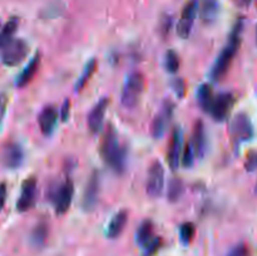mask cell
<instances>
[{
	"label": "cell",
	"instance_id": "obj_1",
	"mask_svg": "<svg viewBox=\"0 0 257 256\" xmlns=\"http://www.w3.org/2000/svg\"><path fill=\"white\" fill-rule=\"evenodd\" d=\"M99 152L105 165L109 166L115 173H123L127 167L128 152L125 146L120 145L115 128L108 124L100 140Z\"/></svg>",
	"mask_w": 257,
	"mask_h": 256
},
{
	"label": "cell",
	"instance_id": "obj_2",
	"mask_svg": "<svg viewBox=\"0 0 257 256\" xmlns=\"http://www.w3.org/2000/svg\"><path fill=\"white\" fill-rule=\"evenodd\" d=\"M243 30V19L240 18L237 19V22L233 25L232 30L230 33V37H228L227 43L225 44V47L222 48V50L220 52V54L216 58L215 63L212 65V69H211V79L213 82H220L222 80V78L225 77L226 73L230 69L231 64H232L233 59H235L236 54L238 52V48L241 45V33Z\"/></svg>",
	"mask_w": 257,
	"mask_h": 256
},
{
	"label": "cell",
	"instance_id": "obj_3",
	"mask_svg": "<svg viewBox=\"0 0 257 256\" xmlns=\"http://www.w3.org/2000/svg\"><path fill=\"white\" fill-rule=\"evenodd\" d=\"M145 89V77L141 72H133L125 79L120 95V102L125 108H133L140 100Z\"/></svg>",
	"mask_w": 257,
	"mask_h": 256
},
{
	"label": "cell",
	"instance_id": "obj_4",
	"mask_svg": "<svg viewBox=\"0 0 257 256\" xmlns=\"http://www.w3.org/2000/svg\"><path fill=\"white\" fill-rule=\"evenodd\" d=\"M228 133L235 146H240L250 141L253 137V127L250 117L246 113H237L231 119Z\"/></svg>",
	"mask_w": 257,
	"mask_h": 256
},
{
	"label": "cell",
	"instance_id": "obj_5",
	"mask_svg": "<svg viewBox=\"0 0 257 256\" xmlns=\"http://www.w3.org/2000/svg\"><path fill=\"white\" fill-rule=\"evenodd\" d=\"M73 196H74V183L70 178H67L64 182L50 191V200L54 203L57 215H64L69 210Z\"/></svg>",
	"mask_w": 257,
	"mask_h": 256
},
{
	"label": "cell",
	"instance_id": "obj_6",
	"mask_svg": "<svg viewBox=\"0 0 257 256\" xmlns=\"http://www.w3.org/2000/svg\"><path fill=\"white\" fill-rule=\"evenodd\" d=\"M235 102L236 98L231 92L218 93V94L213 95L212 103H211L207 113L216 122H223L230 115Z\"/></svg>",
	"mask_w": 257,
	"mask_h": 256
},
{
	"label": "cell",
	"instance_id": "obj_7",
	"mask_svg": "<svg viewBox=\"0 0 257 256\" xmlns=\"http://www.w3.org/2000/svg\"><path fill=\"white\" fill-rule=\"evenodd\" d=\"M29 54V45L24 39H12L3 48L2 60L7 67H17Z\"/></svg>",
	"mask_w": 257,
	"mask_h": 256
},
{
	"label": "cell",
	"instance_id": "obj_8",
	"mask_svg": "<svg viewBox=\"0 0 257 256\" xmlns=\"http://www.w3.org/2000/svg\"><path fill=\"white\" fill-rule=\"evenodd\" d=\"M175 103L170 99H166L163 102L162 107H161L160 112L156 114L155 119H153L152 125H151V135L153 138L158 140L162 137L167 131L168 124H170L171 119L173 117V112H175Z\"/></svg>",
	"mask_w": 257,
	"mask_h": 256
},
{
	"label": "cell",
	"instance_id": "obj_9",
	"mask_svg": "<svg viewBox=\"0 0 257 256\" xmlns=\"http://www.w3.org/2000/svg\"><path fill=\"white\" fill-rule=\"evenodd\" d=\"M165 187V167L160 161H155L148 168L146 191L151 197H160Z\"/></svg>",
	"mask_w": 257,
	"mask_h": 256
},
{
	"label": "cell",
	"instance_id": "obj_10",
	"mask_svg": "<svg viewBox=\"0 0 257 256\" xmlns=\"http://www.w3.org/2000/svg\"><path fill=\"white\" fill-rule=\"evenodd\" d=\"M198 13V0H188L181 13L180 22L177 24V34L182 39H187L192 32L193 23Z\"/></svg>",
	"mask_w": 257,
	"mask_h": 256
},
{
	"label": "cell",
	"instance_id": "obj_11",
	"mask_svg": "<svg viewBox=\"0 0 257 256\" xmlns=\"http://www.w3.org/2000/svg\"><path fill=\"white\" fill-rule=\"evenodd\" d=\"M37 187L38 183L35 177H28L23 182L20 196L17 201L18 212H27L34 207L35 201H37Z\"/></svg>",
	"mask_w": 257,
	"mask_h": 256
},
{
	"label": "cell",
	"instance_id": "obj_12",
	"mask_svg": "<svg viewBox=\"0 0 257 256\" xmlns=\"http://www.w3.org/2000/svg\"><path fill=\"white\" fill-rule=\"evenodd\" d=\"M182 141H183V132L181 127H176L171 135L170 145H168L167 151V162L172 170H177L180 166L181 155H182Z\"/></svg>",
	"mask_w": 257,
	"mask_h": 256
},
{
	"label": "cell",
	"instance_id": "obj_13",
	"mask_svg": "<svg viewBox=\"0 0 257 256\" xmlns=\"http://www.w3.org/2000/svg\"><path fill=\"white\" fill-rule=\"evenodd\" d=\"M99 173L94 171L89 177V180H88L84 193H83L82 206L84 211L94 210L95 205L98 202V196H99Z\"/></svg>",
	"mask_w": 257,
	"mask_h": 256
},
{
	"label": "cell",
	"instance_id": "obj_14",
	"mask_svg": "<svg viewBox=\"0 0 257 256\" xmlns=\"http://www.w3.org/2000/svg\"><path fill=\"white\" fill-rule=\"evenodd\" d=\"M24 151L22 146L15 142H9L3 150V165L9 170H17L24 162Z\"/></svg>",
	"mask_w": 257,
	"mask_h": 256
},
{
	"label": "cell",
	"instance_id": "obj_15",
	"mask_svg": "<svg viewBox=\"0 0 257 256\" xmlns=\"http://www.w3.org/2000/svg\"><path fill=\"white\" fill-rule=\"evenodd\" d=\"M108 104H109V98L103 97L102 99L98 100L94 104V107L90 109L89 114L87 117L88 128L92 133H98L103 125V120H104L105 112H107Z\"/></svg>",
	"mask_w": 257,
	"mask_h": 256
},
{
	"label": "cell",
	"instance_id": "obj_16",
	"mask_svg": "<svg viewBox=\"0 0 257 256\" xmlns=\"http://www.w3.org/2000/svg\"><path fill=\"white\" fill-rule=\"evenodd\" d=\"M58 118H59V112L54 105H47L43 108L42 112L38 115V123H39L40 131L44 136L53 135L58 124Z\"/></svg>",
	"mask_w": 257,
	"mask_h": 256
},
{
	"label": "cell",
	"instance_id": "obj_17",
	"mask_svg": "<svg viewBox=\"0 0 257 256\" xmlns=\"http://www.w3.org/2000/svg\"><path fill=\"white\" fill-rule=\"evenodd\" d=\"M191 146L195 152V156L198 158H203L207 148V138H206L205 124L201 119L196 120L192 128V135H191Z\"/></svg>",
	"mask_w": 257,
	"mask_h": 256
},
{
	"label": "cell",
	"instance_id": "obj_18",
	"mask_svg": "<svg viewBox=\"0 0 257 256\" xmlns=\"http://www.w3.org/2000/svg\"><path fill=\"white\" fill-rule=\"evenodd\" d=\"M40 60H42V58H40V53L37 52L34 54V57H33L32 59L28 62V64L25 65L24 69L18 74L17 80H15V85H17L18 88H24L25 85H28L30 82H32L33 78L35 77L37 72L39 70Z\"/></svg>",
	"mask_w": 257,
	"mask_h": 256
},
{
	"label": "cell",
	"instance_id": "obj_19",
	"mask_svg": "<svg viewBox=\"0 0 257 256\" xmlns=\"http://www.w3.org/2000/svg\"><path fill=\"white\" fill-rule=\"evenodd\" d=\"M220 3L218 0H198V13L205 24H212L217 19Z\"/></svg>",
	"mask_w": 257,
	"mask_h": 256
},
{
	"label": "cell",
	"instance_id": "obj_20",
	"mask_svg": "<svg viewBox=\"0 0 257 256\" xmlns=\"http://www.w3.org/2000/svg\"><path fill=\"white\" fill-rule=\"evenodd\" d=\"M128 221V212L125 210H120L115 213L109 221L107 227V237L115 238L123 232Z\"/></svg>",
	"mask_w": 257,
	"mask_h": 256
},
{
	"label": "cell",
	"instance_id": "obj_21",
	"mask_svg": "<svg viewBox=\"0 0 257 256\" xmlns=\"http://www.w3.org/2000/svg\"><path fill=\"white\" fill-rule=\"evenodd\" d=\"M48 235H49V228H48V225L42 221V222L37 223L35 227L33 228L32 233H30V242L34 247H43L47 242Z\"/></svg>",
	"mask_w": 257,
	"mask_h": 256
},
{
	"label": "cell",
	"instance_id": "obj_22",
	"mask_svg": "<svg viewBox=\"0 0 257 256\" xmlns=\"http://www.w3.org/2000/svg\"><path fill=\"white\" fill-rule=\"evenodd\" d=\"M18 27H19V18L12 17L7 23L4 24V27L2 28V32H0V48H4L8 43L12 39H14V34L17 32Z\"/></svg>",
	"mask_w": 257,
	"mask_h": 256
},
{
	"label": "cell",
	"instance_id": "obj_23",
	"mask_svg": "<svg viewBox=\"0 0 257 256\" xmlns=\"http://www.w3.org/2000/svg\"><path fill=\"white\" fill-rule=\"evenodd\" d=\"M185 183L180 177L171 178L168 182V190H167V200L170 202L175 203L181 200V197L185 193Z\"/></svg>",
	"mask_w": 257,
	"mask_h": 256
},
{
	"label": "cell",
	"instance_id": "obj_24",
	"mask_svg": "<svg viewBox=\"0 0 257 256\" xmlns=\"http://www.w3.org/2000/svg\"><path fill=\"white\" fill-rule=\"evenodd\" d=\"M213 95H215V93H213L212 87H211L208 83L201 84L200 87H198V90H197L198 104H200V107L202 108L206 113H207L208 109H210V105L211 103H212Z\"/></svg>",
	"mask_w": 257,
	"mask_h": 256
},
{
	"label": "cell",
	"instance_id": "obj_25",
	"mask_svg": "<svg viewBox=\"0 0 257 256\" xmlns=\"http://www.w3.org/2000/svg\"><path fill=\"white\" fill-rule=\"evenodd\" d=\"M153 228H155V225L151 220H145L138 226L137 232H136V241L138 245L143 247L153 237Z\"/></svg>",
	"mask_w": 257,
	"mask_h": 256
},
{
	"label": "cell",
	"instance_id": "obj_26",
	"mask_svg": "<svg viewBox=\"0 0 257 256\" xmlns=\"http://www.w3.org/2000/svg\"><path fill=\"white\" fill-rule=\"evenodd\" d=\"M95 69H97V60L90 59L89 62L85 64V67H84V69H83L80 77L78 78V82L75 83V85H74L75 92H80V90L85 87V84H87L88 80L90 79V77H92L93 73L95 72Z\"/></svg>",
	"mask_w": 257,
	"mask_h": 256
},
{
	"label": "cell",
	"instance_id": "obj_27",
	"mask_svg": "<svg viewBox=\"0 0 257 256\" xmlns=\"http://www.w3.org/2000/svg\"><path fill=\"white\" fill-rule=\"evenodd\" d=\"M163 65H165V69L167 70L171 74H175L180 69V57H178L177 53L172 49H168L165 54V59H163Z\"/></svg>",
	"mask_w": 257,
	"mask_h": 256
},
{
	"label": "cell",
	"instance_id": "obj_28",
	"mask_svg": "<svg viewBox=\"0 0 257 256\" xmlns=\"http://www.w3.org/2000/svg\"><path fill=\"white\" fill-rule=\"evenodd\" d=\"M196 235V226L193 222H183L180 226V240L183 245H188Z\"/></svg>",
	"mask_w": 257,
	"mask_h": 256
},
{
	"label": "cell",
	"instance_id": "obj_29",
	"mask_svg": "<svg viewBox=\"0 0 257 256\" xmlns=\"http://www.w3.org/2000/svg\"><path fill=\"white\" fill-rule=\"evenodd\" d=\"M195 152L192 150V146L190 142L186 143L182 148V155H181L180 165H182L185 168H191L195 162Z\"/></svg>",
	"mask_w": 257,
	"mask_h": 256
},
{
	"label": "cell",
	"instance_id": "obj_30",
	"mask_svg": "<svg viewBox=\"0 0 257 256\" xmlns=\"http://www.w3.org/2000/svg\"><path fill=\"white\" fill-rule=\"evenodd\" d=\"M162 245V238L153 236L145 246H143V256H153Z\"/></svg>",
	"mask_w": 257,
	"mask_h": 256
},
{
	"label": "cell",
	"instance_id": "obj_31",
	"mask_svg": "<svg viewBox=\"0 0 257 256\" xmlns=\"http://www.w3.org/2000/svg\"><path fill=\"white\" fill-rule=\"evenodd\" d=\"M226 256H251L250 248H248V246L246 243L240 242L236 246H233Z\"/></svg>",
	"mask_w": 257,
	"mask_h": 256
},
{
	"label": "cell",
	"instance_id": "obj_32",
	"mask_svg": "<svg viewBox=\"0 0 257 256\" xmlns=\"http://www.w3.org/2000/svg\"><path fill=\"white\" fill-rule=\"evenodd\" d=\"M171 88L173 89V92L176 93L178 98H183L186 92V83L182 78H175V79L171 82Z\"/></svg>",
	"mask_w": 257,
	"mask_h": 256
},
{
	"label": "cell",
	"instance_id": "obj_33",
	"mask_svg": "<svg viewBox=\"0 0 257 256\" xmlns=\"http://www.w3.org/2000/svg\"><path fill=\"white\" fill-rule=\"evenodd\" d=\"M245 170L247 172H253V171L257 170V151H251L246 156Z\"/></svg>",
	"mask_w": 257,
	"mask_h": 256
},
{
	"label": "cell",
	"instance_id": "obj_34",
	"mask_svg": "<svg viewBox=\"0 0 257 256\" xmlns=\"http://www.w3.org/2000/svg\"><path fill=\"white\" fill-rule=\"evenodd\" d=\"M7 107H8V95L5 93H0V127H2V123L4 120L5 113H7Z\"/></svg>",
	"mask_w": 257,
	"mask_h": 256
},
{
	"label": "cell",
	"instance_id": "obj_35",
	"mask_svg": "<svg viewBox=\"0 0 257 256\" xmlns=\"http://www.w3.org/2000/svg\"><path fill=\"white\" fill-rule=\"evenodd\" d=\"M69 114H70V100L65 99L62 105V109H60L59 112V117L63 122H67L68 118H69Z\"/></svg>",
	"mask_w": 257,
	"mask_h": 256
},
{
	"label": "cell",
	"instance_id": "obj_36",
	"mask_svg": "<svg viewBox=\"0 0 257 256\" xmlns=\"http://www.w3.org/2000/svg\"><path fill=\"white\" fill-rule=\"evenodd\" d=\"M7 196H8V188L7 183H0V212L4 208L5 202H7Z\"/></svg>",
	"mask_w": 257,
	"mask_h": 256
},
{
	"label": "cell",
	"instance_id": "obj_37",
	"mask_svg": "<svg viewBox=\"0 0 257 256\" xmlns=\"http://www.w3.org/2000/svg\"><path fill=\"white\" fill-rule=\"evenodd\" d=\"M171 25H172V17H165L161 24V32L163 35H167L171 30Z\"/></svg>",
	"mask_w": 257,
	"mask_h": 256
},
{
	"label": "cell",
	"instance_id": "obj_38",
	"mask_svg": "<svg viewBox=\"0 0 257 256\" xmlns=\"http://www.w3.org/2000/svg\"><path fill=\"white\" fill-rule=\"evenodd\" d=\"M233 3H235V4L237 5V7L246 8V7H248V5H250L251 3H252V0H233Z\"/></svg>",
	"mask_w": 257,
	"mask_h": 256
},
{
	"label": "cell",
	"instance_id": "obj_39",
	"mask_svg": "<svg viewBox=\"0 0 257 256\" xmlns=\"http://www.w3.org/2000/svg\"><path fill=\"white\" fill-rule=\"evenodd\" d=\"M256 37H257V29H256Z\"/></svg>",
	"mask_w": 257,
	"mask_h": 256
},
{
	"label": "cell",
	"instance_id": "obj_40",
	"mask_svg": "<svg viewBox=\"0 0 257 256\" xmlns=\"http://www.w3.org/2000/svg\"><path fill=\"white\" fill-rule=\"evenodd\" d=\"M256 192H257V185H256Z\"/></svg>",
	"mask_w": 257,
	"mask_h": 256
}]
</instances>
